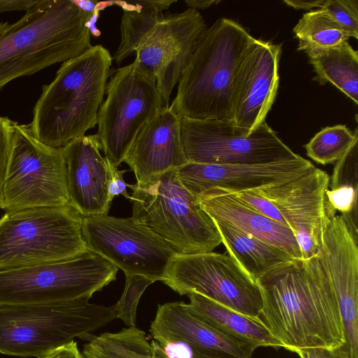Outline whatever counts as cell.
Here are the masks:
<instances>
[{"label":"cell","mask_w":358,"mask_h":358,"mask_svg":"<svg viewBox=\"0 0 358 358\" xmlns=\"http://www.w3.org/2000/svg\"><path fill=\"white\" fill-rule=\"evenodd\" d=\"M256 282L262 298L259 318L283 348L294 352L345 343L338 304L318 255L284 263Z\"/></svg>","instance_id":"obj_1"},{"label":"cell","mask_w":358,"mask_h":358,"mask_svg":"<svg viewBox=\"0 0 358 358\" xmlns=\"http://www.w3.org/2000/svg\"><path fill=\"white\" fill-rule=\"evenodd\" d=\"M94 13L75 0H40L0 34V90L13 80L78 56L92 47Z\"/></svg>","instance_id":"obj_2"},{"label":"cell","mask_w":358,"mask_h":358,"mask_svg":"<svg viewBox=\"0 0 358 358\" xmlns=\"http://www.w3.org/2000/svg\"><path fill=\"white\" fill-rule=\"evenodd\" d=\"M113 57L101 45L64 62L52 81L43 85L29 124L42 143L63 148L97 122Z\"/></svg>","instance_id":"obj_3"},{"label":"cell","mask_w":358,"mask_h":358,"mask_svg":"<svg viewBox=\"0 0 358 358\" xmlns=\"http://www.w3.org/2000/svg\"><path fill=\"white\" fill-rule=\"evenodd\" d=\"M241 24L220 18L199 37L169 107L180 117L233 120L236 69L255 42Z\"/></svg>","instance_id":"obj_4"},{"label":"cell","mask_w":358,"mask_h":358,"mask_svg":"<svg viewBox=\"0 0 358 358\" xmlns=\"http://www.w3.org/2000/svg\"><path fill=\"white\" fill-rule=\"evenodd\" d=\"M89 299L23 304H0V353L43 358L52 351L91 334L116 319L114 306Z\"/></svg>","instance_id":"obj_5"},{"label":"cell","mask_w":358,"mask_h":358,"mask_svg":"<svg viewBox=\"0 0 358 358\" xmlns=\"http://www.w3.org/2000/svg\"><path fill=\"white\" fill-rule=\"evenodd\" d=\"M128 187L132 191L131 217L178 254L212 252L222 243L214 221L199 198L183 187L176 170Z\"/></svg>","instance_id":"obj_6"},{"label":"cell","mask_w":358,"mask_h":358,"mask_svg":"<svg viewBox=\"0 0 358 358\" xmlns=\"http://www.w3.org/2000/svg\"><path fill=\"white\" fill-rule=\"evenodd\" d=\"M71 206L7 211L0 217V271L55 262L89 250Z\"/></svg>","instance_id":"obj_7"},{"label":"cell","mask_w":358,"mask_h":358,"mask_svg":"<svg viewBox=\"0 0 358 358\" xmlns=\"http://www.w3.org/2000/svg\"><path fill=\"white\" fill-rule=\"evenodd\" d=\"M118 268L90 250L73 258L0 271V304L89 299L115 280Z\"/></svg>","instance_id":"obj_8"},{"label":"cell","mask_w":358,"mask_h":358,"mask_svg":"<svg viewBox=\"0 0 358 358\" xmlns=\"http://www.w3.org/2000/svg\"><path fill=\"white\" fill-rule=\"evenodd\" d=\"M69 205L62 148L42 143L29 124L14 122L0 208L7 212Z\"/></svg>","instance_id":"obj_9"},{"label":"cell","mask_w":358,"mask_h":358,"mask_svg":"<svg viewBox=\"0 0 358 358\" xmlns=\"http://www.w3.org/2000/svg\"><path fill=\"white\" fill-rule=\"evenodd\" d=\"M105 94L96 135L105 157L117 169L138 132L164 105L155 80L134 62L114 71Z\"/></svg>","instance_id":"obj_10"},{"label":"cell","mask_w":358,"mask_h":358,"mask_svg":"<svg viewBox=\"0 0 358 358\" xmlns=\"http://www.w3.org/2000/svg\"><path fill=\"white\" fill-rule=\"evenodd\" d=\"M187 162L260 165L297 159L265 122L248 134L233 121L180 117Z\"/></svg>","instance_id":"obj_11"},{"label":"cell","mask_w":358,"mask_h":358,"mask_svg":"<svg viewBox=\"0 0 358 358\" xmlns=\"http://www.w3.org/2000/svg\"><path fill=\"white\" fill-rule=\"evenodd\" d=\"M162 282L180 295L197 293L240 313L259 318V287L228 254H177Z\"/></svg>","instance_id":"obj_12"},{"label":"cell","mask_w":358,"mask_h":358,"mask_svg":"<svg viewBox=\"0 0 358 358\" xmlns=\"http://www.w3.org/2000/svg\"><path fill=\"white\" fill-rule=\"evenodd\" d=\"M82 231L89 250L106 259L124 275H142L154 282L163 280L178 254L131 217H82Z\"/></svg>","instance_id":"obj_13"},{"label":"cell","mask_w":358,"mask_h":358,"mask_svg":"<svg viewBox=\"0 0 358 358\" xmlns=\"http://www.w3.org/2000/svg\"><path fill=\"white\" fill-rule=\"evenodd\" d=\"M329 182L327 172L313 166L288 181L253 189L280 213L295 237L302 260L319 253L330 219L326 201Z\"/></svg>","instance_id":"obj_14"},{"label":"cell","mask_w":358,"mask_h":358,"mask_svg":"<svg viewBox=\"0 0 358 358\" xmlns=\"http://www.w3.org/2000/svg\"><path fill=\"white\" fill-rule=\"evenodd\" d=\"M358 231L341 214L331 217L318 253L330 279L343 322L345 343L358 358Z\"/></svg>","instance_id":"obj_15"},{"label":"cell","mask_w":358,"mask_h":358,"mask_svg":"<svg viewBox=\"0 0 358 358\" xmlns=\"http://www.w3.org/2000/svg\"><path fill=\"white\" fill-rule=\"evenodd\" d=\"M280 53V45L256 39L236 69L232 121L248 134L265 122L275 101Z\"/></svg>","instance_id":"obj_16"},{"label":"cell","mask_w":358,"mask_h":358,"mask_svg":"<svg viewBox=\"0 0 358 358\" xmlns=\"http://www.w3.org/2000/svg\"><path fill=\"white\" fill-rule=\"evenodd\" d=\"M313 166L300 156L292 160L260 165L188 162L176 169V173L183 187L199 198L211 189L235 193L278 185L301 176Z\"/></svg>","instance_id":"obj_17"},{"label":"cell","mask_w":358,"mask_h":358,"mask_svg":"<svg viewBox=\"0 0 358 358\" xmlns=\"http://www.w3.org/2000/svg\"><path fill=\"white\" fill-rule=\"evenodd\" d=\"M155 341H182L193 358H252L257 348L227 335L207 324L183 301L158 305L150 327Z\"/></svg>","instance_id":"obj_18"},{"label":"cell","mask_w":358,"mask_h":358,"mask_svg":"<svg viewBox=\"0 0 358 358\" xmlns=\"http://www.w3.org/2000/svg\"><path fill=\"white\" fill-rule=\"evenodd\" d=\"M70 204L83 217L108 215L113 168L100 152L96 134L76 138L62 148Z\"/></svg>","instance_id":"obj_19"},{"label":"cell","mask_w":358,"mask_h":358,"mask_svg":"<svg viewBox=\"0 0 358 358\" xmlns=\"http://www.w3.org/2000/svg\"><path fill=\"white\" fill-rule=\"evenodd\" d=\"M137 184L176 170L186 164L180 133V117L163 107L138 132L124 159Z\"/></svg>","instance_id":"obj_20"},{"label":"cell","mask_w":358,"mask_h":358,"mask_svg":"<svg viewBox=\"0 0 358 358\" xmlns=\"http://www.w3.org/2000/svg\"><path fill=\"white\" fill-rule=\"evenodd\" d=\"M199 200L213 220L230 224L286 252L293 259L302 256L292 230L250 208L233 194L220 189L204 192Z\"/></svg>","instance_id":"obj_21"},{"label":"cell","mask_w":358,"mask_h":358,"mask_svg":"<svg viewBox=\"0 0 358 358\" xmlns=\"http://www.w3.org/2000/svg\"><path fill=\"white\" fill-rule=\"evenodd\" d=\"M171 20L170 39L156 78L164 107L169 106L171 92L178 83L199 37L207 28L201 14L193 8L171 13Z\"/></svg>","instance_id":"obj_22"},{"label":"cell","mask_w":358,"mask_h":358,"mask_svg":"<svg viewBox=\"0 0 358 358\" xmlns=\"http://www.w3.org/2000/svg\"><path fill=\"white\" fill-rule=\"evenodd\" d=\"M187 296L192 313L222 333L251 343L257 348H282L260 318L243 315L197 293Z\"/></svg>","instance_id":"obj_23"},{"label":"cell","mask_w":358,"mask_h":358,"mask_svg":"<svg viewBox=\"0 0 358 358\" xmlns=\"http://www.w3.org/2000/svg\"><path fill=\"white\" fill-rule=\"evenodd\" d=\"M213 221L228 255L255 281L270 270L294 260L275 245L230 224Z\"/></svg>","instance_id":"obj_24"},{"label":"cell","mask_w":358,"mask_h":358,"mask_svg":"<svg viewBox=\"0 0 358 358\" xmlns=\"http://www.w3.org/2000/svg\"><path fill=\"white\" fill-rule=\"evenodd\" d=\"M303 51L314 68L315 80L320 85L330 83L358 103V55L348 41Z\"/></svg>","instance_id":"obj_25"},{"label":"cell","mask_w":358,"mask_h":358,"mask_svg":"<svg viewBox=\"0 0 358 358\" xmlns=\"http://www.w3.org/2000/svg\"><path fill=\"white\" fill-rule=\"evenodd\" d=\"M177 0H137L115 1L123 10L121 18V38L113 60L120 64L135 52L143 37L164 17V10Z\"/></svg>","instance_id":"obj_26"},{"label":"cell","mask_w":358,"mask_h":358,"mask_svg":"<svg viewBox=\"0 0 358 358\" xmlns=\"http://www.w3.org/2000/svg\"><path fill=\"white\" fill-rule=\"evenodd\" d=\"M299 39L298 50L308 47L325 48L348 41L345 31L322 8L304 13L293 28Z\"/></svg>","instance_id":"obj_27"},{"label":"cell","mask_w":358,"mask_h":358,"mask_svg":"<svg viewBox=\"0 0 358 358\" xmlns=\"http://www.w3.org/2000/svg\"><path fill=\"white\" fill-rule=\"evenodd\" d=\"M357 138V128L352 131L347 126L338 124L322 128L304 148L310 158L327 165L341 159Z\"/></svg>","instance_id":"obj_28"},{"label":"cell","mask_w":358,"mask_h":358,"mask_svg":"<svg viewBox=\"0 0 358 358\" xmlns=\"http://www.w3.org/2000/svg\"><path fill=\"white\" fill-rule=\"evenodd\" d=\"M95 337L129 358H164L148 341L145 333L136 327L122 328L114 333H102Z\"/></svg>","instance_id":"obj_29"},{"label":"cell","mask_w":358,"mask_h":358,"mask_svg":"<svg viewBox=\"0 0 358 358\" xmlns=\"http://www.w3.org/2000/svg\"><path fill=\"white\" fill-rule=\"evenodd\" d=\"M125 286L118 301L113 305L116 319L128 327H136V312L139 300L145 289L154 282L138 275H125Z\"/></svg>","instance_id":"obj_30"},{"label":"cell","mask_w":358,"mask_h":358,"mask_svg":"<svg viewBox=\"0 0 358 358\" xmlns=\"http://www.w3.org/2000/svg\"><path fill=\"white\" fill-rule=\"evenodd\" d=\"M350 37L358 38V1L326 0L322 8Z\"/></svg>","instance_id":"obj_31"},{"label":"cell","mask_w":358,"mask_h":358,"mask_svg":"<svg viewBox=\"0 0 358 358\" xmlns=\"http://www.w3.org/2000/svg\"><path fill=\"white\" fill-rule=\"evenodd\" d=\"M231 194L250 208L288 227L276 207L267 199L258 194L255 190H246Z\"/></svg>","instance_id":"obj_32"},{"label":"cell","mask_w":358,"mask_h":358,"mask_svg":"<svg viewBox=\"0 0 358 358\" xmlns=\"http://www.w3.org/2000/svg\"><path fill=\"white\" fill-rule=\"evenodd\" d=\"M14 122L7 117L0 116V203L10 154Z\"/></svg>","instance_id":"obj_33"},{"label":"cell","mask_w":358,"mask_h":358,"mask_svg":"<svg viewBox=\"0 0 358 358\" xmlns=\"http://www.w3.org/2000/svg\"><path fill=\"white\" fill-rule=\"evenodd\" d=\"M152 345L164 358H193L187 344L178 341H152Z\"/></svg>","instance_id":"obj_34"},{"label":"cell","mask_w":358,"mask_h":358,"mask_svg":"<svg viewBox=\"0 0 358 358\" xmlns=\"http://www.w3.org/2000/svg\"><path fill=\"white\" fill-rule=\"evenodd\" d=\"M88 342L83 346V353L86 358H129L118 351L99 341L95 336H89Z\"/></svg>","instance_id":"obj_35"},{"label":"cell","mask_w":358,"mask_h":358,"mask_svg":"<svg viewBox=\"0 0 358 358\" xmlns=\"http://www.w3.org/2000/svg\"><path fill=\"white\" fill-rule=\"evenodd\" d=\"M300 358H352L342 345L335 348H309L296 350Z\"/></svg>","instance_id":"obj_36"},{"label":"cell","mask_w":358,"mask_h":358,"mask_svg":"<svg viewBox=\"0 0 358 358\" xmlns=\"http://www.w3.org/2000/svg\"><path fill=\"white\" fill-rule=\"evenodd\" d=\"M126 171V170L119 171L117 169L113 170L111 179L108 187V195L111 201L115 196L118 195H122L127 199H129L130 195L127 190L128 184L126 183L123 178V174Z\"/></svg>","instance_id":"obj_37"},{"label":"cell","mask_w":358,"mask_h":358,"mask_svg":"<svg viewBox=\"0 0 358 358\" xmlns=\"http://www.w3.org/2000/svg\"><path fill=\"white\" fill-rule=\"evenodd\" d=\"M43 358H86L78 348L75 341L63 345L47 355Z\"/></svg>","instance_id":"obj_38"},{"label":"cell","mask_w":358,"mask_h":358,"mask_svg":"<svg viewBox=\"0 0 358 358\" xmlns=\"http://www.w3.org/2000/svg\"><path fill=\"white\" fill-rule=\"evenodd\" d=\"M40 0H0V13L11 11H28Z\"/></svg>","instance_id":"obj_39"},{"label":"cell","mask_w":358,"mask_h":358,"mask_svg":"<svg viewBox=\"0 0 358 358\" xmlns=\"http://www.w3.org/2000/svg\"><path fill=\"white\" fill-rule=\"evenodd\" d=\"M326 0H285L283 2L295 9L309 10L315 7L322 8Z\"/></svg>","instance_id":"obj_40"},{"label":"cell","mask_w":358,"mask_h":358,"mask_svg":"<svg viewBox=\"0 0 358 358\" xmlns=\"http://www.w3.org/2000/svg\"><path fill=\"white\" fill-rule=\"evenodd\" d=\"M220 1L216 0H185V3L189 7V8L204 9L210 7L214 3H218Z\"/></svg>","instance_id":"obj_41"},{"label":"cell","mask_w":358,"mask_h":358,"mask_svg":"<svg viewBox=\"0 0 358 358\" xmlns=\"http://www.w3.org/2000/svg\"><path fill=\"white\" fill-rule=\"evenodd\" d=\"M9 23L6 22H0V34L6 29Z\"/></svg>","instance_id":"obj_42"}]
</instances>
